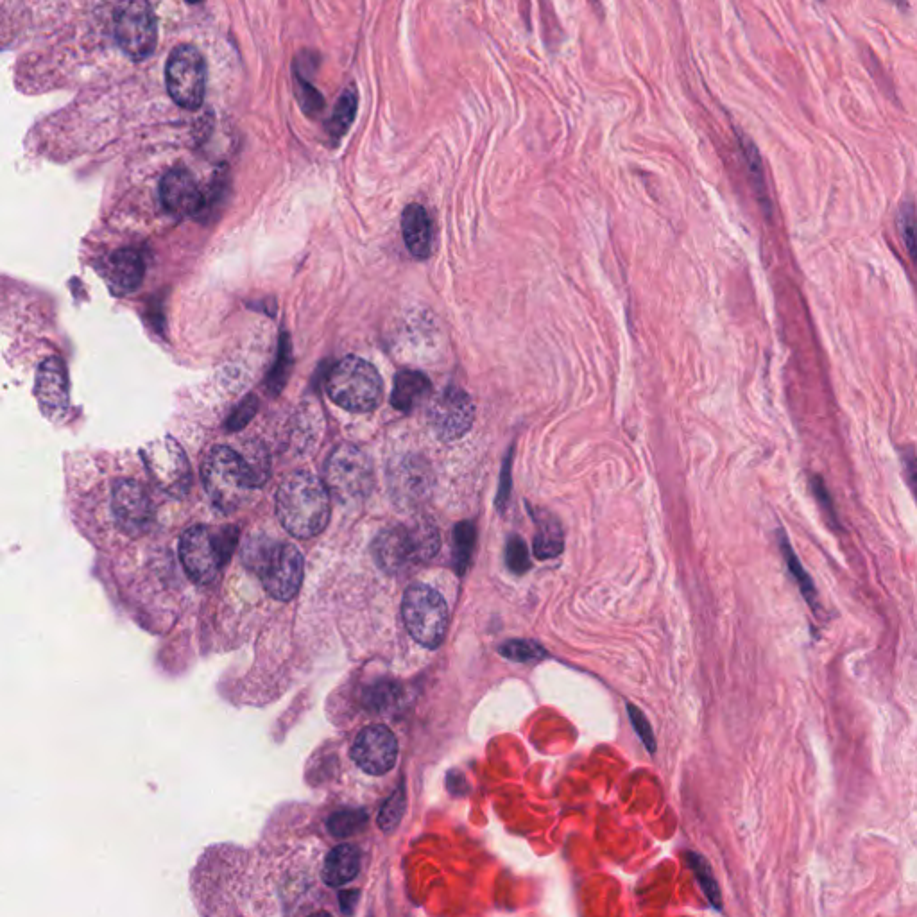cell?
<instances>
[{"label":"cell","mask_w":917,"mask_h":917,"mask_svg":"<svg viewBox=\"0 0 917 917\" xmlns=\"http://www.w3.org/2000/svg\"><path fill=\"white\" fill-rule=\"evenodd\" d=\"M276 515L292 536L301 540L318 536L330 520V491L325 480L309 472L289 475L276 495Z\"/></svg>","instance_id":"1"},{"label":"cell","mask_w":917,"mask_h":917,"mask_svg":"<svg viewBox=\"0 0 917 917\" xmlns=\"http://www.w3.org/2000/svg\"><path fill=\"white\" fill-rule=\"evenodd\" d=\"M242 561L260 577L266 592L276 600H291L303 581V556L291 543L267 536H249L242 547Z\"/></svg>","instance_id":"2"},{"label":"cell","mask_w":917,"mask_h":917,"mask_svg":"<svg viewBox=\"0 0 917 917\" xmlns=\"http://www.w3.org/2000/svg\"><path fill=\"white\" fill-rule=\"evenodd\" d=\"M441 540L436 525L420 518L380 532L373 543L378 566L387 574H400L436 556Z\"/></svg>","instance_id":"3"},{"label":"cell","mask_w":917,"mask_h":917,"mask_svg":"<svg viewBox=\"0 0 917 917\" xmlns=\"http://www.w3.org/2000/svg\"><path fill=\"white\" fill-rule=\"evenodd\" d=\"M201 477L212 506L226 515L237 511L253 489L239 452L230 446H214L208 452Z\"/></svg>","instance_id":"4"},{"label":"cell","mask_w":917,"mask_h":917,"mask_svg":"<svg viewBox=\"0 0 917 917\" xmlns=\"http://www.w3.org/2000/svg\"><path fill=\"white\" fill-rule=\"evenodd\" d=\"M237 536L239 531L235 527L214 534L203 525H194L183 532L180 559L190 579L198 584L212 583L221 566L232 558Z\"/></svg>","instance_id":"5"},{"label":"cell","mask_w":917,"mask_h":917,"mask_svg":"<svg viewBox=\"0 0 917 917\" xmlns=\"http://www.w3.org/2000/svg\"><path fill=\"white\" fill-rule=\"evenodd\" d=\"M326 391L350 412H371L382 400V378L375 366L359 357H344L326 378Z\"/></svg>","instance_id":"6"},{"label":"cell","mask_w":917,"mask_h":917,"mask_svg":"<svg viewBox=\"0 0 917 917\" xmlns=\"http://www.w3.org/2000/svg\"><path fill=\"white\" fill-rule=\"evenodd\" d=\"M373 463L369 455L352 443L337 446L325 466V484L330 495L352 504L369 495L373 488Z\"/></svg>","instance_id":"7"},{"label":"cell","mask_w":917,"mask_h":917,"mask_svg":"<svg viewBox=\"0 0 917 917\" xmlns=\"http://www.w3.org/2000/svg\"><path fill=\"white\" fill-rule=\"evenodd\" d=\"M403 620L416 642L434 649L448 629V606L443 595L427 584H414L403 595Z\"/></svg>","instance_id":"8"},{"label":"cell","mask_w":917,"mask_h":917,"mask_svg":"<svg viewBox=\"0 0 917 917\" xmlns=\"http://www.w3.org/2000/svg\"><path fill=\"white\" fill-rule=\"evenodd\" d=\"M115 38L133 60H146L155 52L158 24L149 0H120L115 9Z\"/></svg>","instance_id":"9"},{"label":"cell","mask_w":917,"mask_h":917,"mask_svg":"<svg viewBox=\"0 0 917 917\" xmlns=\"http://www.w3.org/2000/svg\"><path fill=\"white\" fill-rule=\"evenodd\" d=\"M165 81L172 101L185 110H198L205 101L206 61L194 45H180L171 52Z\"/></svg>","instance_id":"10"},{"label":"cell","mask_w":917,"mask_h":917,"mask_svg":"<svg viewBox=\"0 0 917 917\" xmlns=\"http://www.w3.org/2000/svg\"><path fill=\"white\" fill-rule=\"evenodd\" d=\"M389 493L400 507L420 506L434 489V472L421 455L409 454L395 459L387 472Z\"/></svg>","instance_id":"11"},{"label":"cell","mask_w":917,"mask_h":917,"mask_svg":"<svg viewBox=\"0 0 917 917\" xmlns=\"http://www.w3.org/2000/svg\"><path fill=\"white\" fill-rule=\"evenodd\" d=\"M429 425L438 439L450 443L466 436L475 420L472 398L459 387H446L429 407Z\"/></svg>","instance_id":"12"},{"label":"cell","mask_w":917,"mask_h":917,"mask_svg":"<svg viewBox=\"0 0 917 917\" xmlns=\"http://www.w3.org/2000/svg\"><path fill=\"white\" fill-rule=\"evenodd\" d=\"M147 466L156 484L171 497L181 498L192 484L189 459L181 446L171 438L162 439L147 452Z\"/></svg>","instance_id":"13"},{"label":"cell","mask_w":917,"mask_h":917,"mask_svg":"<svg viewBox=\"0 0 917 917\" xmlns=\"http://www.w3.org/2000/svg\"><path fill=\"white\" fill-rule=\"evenodd\" d=\"M112 509L115 522L129 536H140L153 523V504L137 480L120 479L113 484Z\"/></svg>","instance_id":"14"},{"label":"cell","mask_w":917,"mask_h":917,"mask_svg":"<svg viewBox=\"0 0 917 917\" xmlns=\"http://www.w3.org/2000/svg\"><path fill=\"white\" fill-rule=\"evenodd\" d=\"M353 762L373 776H382L395 767L398 742L391 729L373 724L362 729L352 747Z\"/></svg>","instance_id":"15"},{"label":"cell","mask_w":917,"mask_h":917,"mask_svg":"<svg viewBox=\"0 0 917 917\" xmlns=\"http://www.w3.org/2000/svg\"><path fill=\"white\" fill-rule=\"evenodd\" d=\"M160 199L167 212L187 217L201 214L205 194L199 189L198 181L185 169H172L163 176L160 183Z\"/></svg>","instance_id":"16"},{"label":"cell","mask_w":917,"mask_h":917,"mask_svg":"<svg viewBox=\"0 0 917 917\" xmlns=\"http://www.w3.org/2000/svg\"><path fill=\"white\" fill-rule=\"evenodd\" d=\"M36 396L45 411H63L69 402V380L60 359L43 360L36 373Z\"/></svg>","instance_id":"17"},{"label":"cell","mask_w":917,"mask_h":917,"mask_svg":"<svg viewBox=\"0 0 917 917\" xmlns=\"http://www.w3.org/2000/svg\"><path fill=\"white\" fill-rule=\"evenodd\" d=\"M402 232L405 246L412 257L429 258L432 253V224L429 214L421 205H409L403 210Z\"/></svg>","instance_id":"18"},{"label":"cell","mask_w":917,"mask_h":917,"mask_svg":"<svg viewBox=\"0 0 917 917\" xmlns=\"http://www.w3.org/2000/svg\"><path fill=\"white\" fill-rule=\"evenodd\" d=\"M432 393L429 378L420 371H402L396 375L391 403L396 411L411 412L425 402Z\"/></svg>","instance_id":"19"},{"label":"cell","mask_w":917,"mask_h":917,"mask_svg":"<svg viewBox=\"0 0 917 917\" xmlns=\"http://www.w3.org/2000/svg\"><path fill=\"white\" fill-rule=\"evenodd\" d=\"M534 520H536V536L532 543L534 556L545 561V559L558 558L559 554L565 549V534L563 527L558 518L550 515L549 511H532Z\"/></svg>","instance_id":"20"},{"label":"cell","mask_w":917,"mask_h":917,"mask_svg":"<svg viewBox=\"0 0 917 917\" xmlns=\"http://www.w3.org/2000/svg\"><path fill=\"white\" fill-rule=\"evenodd\" d=\"M360 871V851L352 844H341L328 853L323 866V880L330 887L352 882Z\"/></svg>","instance_id":"21"},{"label":"cell","mask_w":917,"mask_h":917,"mask_svg":"<svg viewBox=\"0 0 917 917\" xmlns=\"http://www.w3.org/2000/svg\"><path fill=\"white\" fill-rule=\"evenodd\" d=\"M738 146H740L742 160H744V165H746L749 183H751V187L755 190L756 199H758V203L762 206L763 212L767 215V219H771L772 203L771 196H769V189H767V178H765V167H763L762 155H760V151H758L755 142L747 137V135H738Z\"/></svg>","instance_id":"22"},{"label":"cell","mask_w":917,"mask_h":917,"mask_svg":"<svg viewBox=\"0 0 917 917\" xmlns=\"http://www.w3.org/2000/svg\"><path fill=\"white\" fill-rule=\"evenodd\" d=\"M146 275L144 258L135 249H120L112 260V278L120 291H137Z\"/></svg>","instance_id":"23"},{"label":"cell","mask_w":917,"mask_h":917,"mask_svg":"<svg viewBox=\"0 0 917 917\" xmlns=\"http://www.w3.org/2000/svg\"><path fill=\"white\" fill-rule=\"evenodd\" d=\"M357 110H359V92L355 86L350 85L339 97L332 117L326 122V133L330 135L334 144H337L348 133L357 115Z\"/></svg>","instance_id":"24"},{"label":"cell","mask_w":917,"mask_h":917,"mask_svg":"<svg viewBox=\"0 0 917 917\" xmlns=\"http://www.w3.org/2000/svg\"><path fill=\"white\" fill-rule=\"evenodd\" d=\"M239 455L248 473L251 488H262L271 477V459L266 446L260 441H249L240 450Z\"/></svg>","instance_id":"25"},{"label":"cell","mask_w":917,"mask_h":917,"mask_svg":"<svg viewBox=\"0 0 917 917\" xmlns=\"http://www.w3.org/2000/svg\"><path fill=\"white\" fill-rule=\"evenodd\" d=\"M778 538H780L781 554H783L785 565L789 568L792 579L798 583L801 595L805 597L808 606L814 609V611H817V604H815V602H817V590H815V584L814 581H812V577L806 572L805 566L801 565V561H799L796 552H794L792 545H790L787 534H785V532H780Z\"/></svg>","instance_id":"26"},{"label":"cell","mask_w":917,"mask_h":917,"mask_svg":"<svg viewBox=\"0 0 917 917\" xmlns=\"http://www.w3.org/2000/svg\"><path fill=\"white\" fill-rule=\"evenodd\" d=\"M292 366H294V359H292L291 339L289 335L282 334L278 341V355H276L275 364L267 375L266 386L271 395L276 396L282 393L283 387L291 377Z\"/></svg>","instance_id":"27"},{"label":"cell","mask_w":917,"mask_h":917,"mask_svg":"<svg viewBox=\"0 0 917 917\" xmlns=\"http://www.w3.org/2000/svg\"><path fill=\"white\" fill-rule=\"evenodd\" d=\"M686 866L692 869L697 882L703 889L706 900L712 903L713 909L722 910V896H720L719 883L713 876L712 867L706 862V858L695 851L686 853Z\"/></svg>","instance_id":"28"},{"label":"cell","mask_w":917,"mask_h":917,"mask_svg":"<svg viewBox=\"0 0 917 917\" xmlns=\"http://www.w3.org/2000/svg\"><path fill=\"white\" fill-rule=\"evenodd\" d=\"M475 541H477V531L473 523L461 522L455 527L454 558L459 574H464L468 570V565L472 561L473 549H475Z\"/></svg>","instance_id":"29"},{"label":"cell","mask_w":917,"mask_h":917,"mask_svg":"<svg viewBox=\"0 0 917 917\" xmlns=\"http://www.w3.org/2000/svg\"><path fill=\"white\" fill-rule=\"evenodd\" d=\"M294 81H296V88H294L296 97H298V103L303 108V112L312 119L318 117L319 113L325 110V97L314 88L305 72L294 70Z\"/></svg>","instance_id":"30"},{"label":"cell","mask_w":917,"mask_h":917,"mask_svg":"<svg viewBox=\"0 0 917 917\" xmlns=\"http://www.w3.org/2000/svg\"><path fill=\"white\" fill-rule=\"evenodd\" d=\"M368 823V814L364 810H341L328 819V832L334 837H350L353 833L360 832L364 824Z\"/></svg>","instance_id":"31"},{"label":"cell","mask_w":917,"mask_h":917,"mask_svg":"<svg viewBox=\"0 0 917 917\" xmlns=\"http://www.w3.org/2000/svg\"><path fill=\"white\" fill-rule=\"evenodd\" d=\"M400 701V688L393 681H378L366 690V706L373 712H387Z\"/></svg>","instance_id":"32"},{"label":"cell","mask_w":917,"mask_h":917,"mask_svg":"<svg viewBox=\"0 0 917 917\" xmlns=\"http://www.w3.org/2000/svg\"><path fill=\"white\" fill-rule=\"evenodd\" d=\"M500 654H504L507 660L531 663V661L543 660L547 656V651L541 647L540 643L532 642V640H509L500 647Z\"/></svg>","instance_id":"33"},{"label":"cell","mask_w":917,"mask_h":917,"mask_svg":"<svg viewBox=\"0 0 917 917\" xmlns=\"http://www.w3.org/2000/svg\"><path fill=\"white\" fill-rule=\"evenodd\" d=\"M896 228L903 244L907 246L910 257L916 253V206L912 201H905L896 215Z\"/></svg>","instance_id":"34"},{"label":"cell","mask_w":917,"mask_h":917,"mask_svg":"<svg viewBox=\"0 0 917 917\" xmlns=\"http://www.w3.org/2000/svg\"><path fill=\"white\" fill-rule=\"evenodd\" d=\"M403 812H405V790L400 787L391 798L387 799L382 810L378 812V826L384 832L395 830L402 821Z\"/></svg>","instance_id":"35"},{"label":"cell","mask_w":917,"mask_h":917,"mask_svg":"<svg viewBox=\"0 0 917 917\" xmlns=\"http://www.w3.org/2000/svg\"><path fill=\"white\" fill-rule=\"evenodd\" d=\"M506 563L511 572L515 574H525L531 568V558H529V549L527 543L520 536H511L507 541Z\"/></svg>","instance_id":"36"},{"label":"cell","mask_w":917,"mask_h":917,"mask_svg":"<svg viewBox=\"0 0 917 917\" xmlns=\"http://www.w3.org/2000/svg\"><path fill=\"white\" fill-rule=\"evenodd\" d=\"M627 715H629V722H631V726L635 729L638 738L642 740L645 749H647L651 755H654V753H656V737H654L651 722L645 717V713H643L638 706H635V704L627 703Z\"/></svg>","instance_id":"37"},{"label":"cell","mask_w":917,"mask_h":917,"mask_svg":"<svg viewBox=\"0 0 917 917\" xmlns=\"http://www.w3.org/2000/svg\"><path fill=\"white\" fill-rule=\"evenodd\" d=\"M228 192H230V174L226 169H221L215 174L214 183L210 187V194L203 199L201 212H205L208 215L214 210H219L223 205L224 198L228 196Z\"/></svg>","instance_id":"38"},{"label":"cell","mask_w":917,"mask_h":917,"mask_svg":"<svg viewBox=\"0 0 917 917\" xmlns=\"http://www.w3.org/2000/svg\"><path fill=\"white\" fill-rule=\"evenodd\" d=\"M258 398L255 395H249L248 398H244L242 402L239 403V407L230 414V418L226 420V430L228 432H237V430H242L249 421L255 418V414L258 411Z\"/></svg>","instance_id":"39"},{"label":"cell","mask_w":917,"mask_h":917,"mask_svg":"<svg viewBox=\"0 0 917 917\" xmlns=\"http://www.w3.org/2000/svg\"><path fill=\"white\" fill-rule=\"evenodd\" d=\"M513 448L509 450L507 454L506 461H504V466H502V475H500V488H498L497 495V507L500 511H504L506 507L507 500L511 497V473H513Z\"/></svg>","instance_id":"40"},{"label":"cell","mask_w":917,"mask_h":917,"mask_svg":"<svg viewBox=\"0 0 917 917\" xmlns=\"http://www.w3.org/2000/svg\"><path fill=\"white\" fill-rule=\"evenodd\" d=\"M812 491H814L815 500L819 502V506L823 507L824 513L832 520L833 525H837L839 520H837V513H835V507H833L832 495H830V491L826 488V484H824V480L821 477L812 479Z\"/></svg>","instance_id":"41"},{"label":"cell","mask_w":917,"mask_h":917,"mask_svg":"<svg viewBox=\"0 0 917 917\" xmlns=\"http://www.w3.org/2000/svg\"><path fill=\"white\" fill-rule=\"evenodd\" d=\"M907 455H909V461H907V470H909V482L910 484H914V479H916V475H914V470H916V457H914V452H912V450H910L909 454Z\"/></svg>","instance_id":"42"},{"label":"cell","mask_w":917,"mask_h":917,"mask_svg":"<svg viewBox=\"0 0 917 917\" xmlns=\"http://www.w3.org/2000/svg\"><path fill=\"white\" fill-rule=\"evenodd\" d=\"M190 2H199V0H190Z\"/></svg>","instance_id":"43"},{"label":"cell","mask_w":917,"mask_h":917,"mask_svg":"<svg viewBox=\"0 0 917 917\" xmlns=\"http://www.w3.org/2000/svg\"><path fill=\"white\" fill-rule=\"evenodd\" d=\"M821 2H824V0H821Z\"/></svg>","instance_id":"44"}]
</instances>
